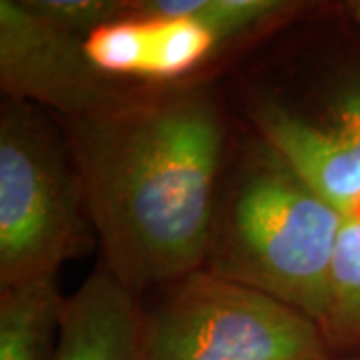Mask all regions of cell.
<instances>
[{
  "mask_svg": "<svg viewBox=\"0 0 360 360\" xmlns=\"http://www.w3.org/2000/svg\"><path fill=\"white\" fill-rule=\"evenodd\" d=\"M136 295L96 269L65 296L56 360H142Z\"/></svg>",
  "mask_w": 360,
  "mask_h": 360,
  "instance_id": "8",
  "label": "cell"
},
{
  "mask_svg": "<svg viewBox=\"0 0 360 360\" xmlns=\"http://www.w3.org/2000/svg\"><path fill=\"white\" fill-rule=\"evenodd\" d=\"M298 8L284 0H139L130 2V14L179 16L206 26L220 44L238 40L286 13Z\"/></svg>",
  "mask_w": 360,
  "mask_h": 360,
  "instance_id": "10",
  "label": "cell"
},
{
  "mask_svg": "<svg viewBox=\"0 0 360 360\" xmlns=\"http://www.w3.org/2000/svg\"><path fill=\"white\" fill-rule=\"evenodd\" d=\"M39 106L0 110V290L56 281L94 240L77 165L65 136Z\"/></svg>",
  "mask_w": 360,
  "mask_h": 360,
  "instance_id": "3",
  "label": "cell"
},
{
  "mask_svg": "<svg viewBox=\"0 0 360 360\" xmlns=\"http://www.w3.org/2000/svg\"><path fill=\"white\" fill-rule=\"evenodd\" d=\"M328 345L335 338L360 336V217L345 219L330 272V295L322 326Z\"/></svg>",
  "mask_w": 360,
  "mask_h": 360,
  "instance_id": "11",
  "label": "cell"
},
{
  "mask_svg": "<svg viewBox=\"0 0 360 360\" xmlns=\"http://www.w3.org/2000/svg\"><path fill=\"white\" fill-rule=\"evenodd\" d=\"M84 46L90 60L108 77L179 84L214 56L220 42L191 18L130 14L90 34Z\"/></svg>",
  "mask_w": 360,
  "mask_h": 360,
  "instance_id": "7",
  "label": "cell"
},
{
  "mask_svg": "<svg viewBox=\"0 0 360 360\" xmlns=\"http://www.w3.org/2000/svg\"><path fill=\"white\" fill-rule=\"evenodd\" d=\"M142 312V360H324L319 322L258 288L194 270Z\"/></svg>",
  "mask_w": 360,
  "mask_h": 360,
  "instance_id": "4",
  "label": "cell"
},
{
  "mask_svg": "<svg viewBox=\"0 0 360 360\" xmlns=\"http://www.w3.org/2000/svg\"><path fill=\"white\" fill-rule=\"evenodd\" d=\"M347 217L262 142L219 206L205 269L283 300L322 328Z\"/></svg>",
  "mask_w": 360,
  "mask_h": 360,
  "instance_id": "2",
  "label": "cell"
},
{
  "mask_svg": "<svg viewBox=\"0 0 360 360\" xmlns=\"http://www.w3.org/2000/svg\"><path fill=\"white\" fill-rule=\"evenodd\" d=\"M25 4L40 18L82 40L130 16V2L124 0H25Z\"/></svg>",
  "mask_w": 360,
  "mask_h": 360,
  "instance_id": "12",
  "label": "cell"
},
{
  "mask_svg": "<svg viewBox=\"0 0 360 360\" xmlns=\"http://www.w3.org/2000/svg\"><path fill=\"white\" fill-rule=\"evenodd\" d=\"M58 124L103 269L134 295L205 269L224 153V118L210 90H134L112 108Z\"/></svg>",
  "mask_w": 360,
  "mask_h": 360,
  "instance_id": "1",
  "label": "cell"
},
{
  "mask_svg": "<svg viewBox=\"0 0 360 360\" xmlns=\"http://www.w3.org/2000/svg\"><path fill=\"white\" fill-rule=\"evenodd\" d=\"M0 89L6 101L49 108L58 120L98 115L134 92L90 60L84 40L25 0H0Z\"/></svg>",
  "mask_w": 360,
  "mask_h": 360,
  "instance_id": "5",
  "label": "cell"
},
{
  "mask_svg": "<svg viewBox=\"0 0 360 360\" xmlns=\"http://www.w3.org/2000/svg\"><path fill=\"white\" fill-rule=\"evenodd\" d=\"M262 142L340 212L360 200V84L340 90L321 112L262 101L255 110Z\"/></svg>",
  "mask_w": 360,
  "mask_h": 360,
  "instance_id": "6",
  "label": "cell"
},
{
  "mask_svg": "<svg viewBox=\"0 0 360 360\" xmlns=\"http://www.w3.org/2000/svg\"><path fill=\"white\" fill-rule=\"evenodd\" d=\"M63 304L56 281L0 290V360H56Z\"/></svg>",
  "mask_w": 360,
  "mask_h": 360,
  "instance_id": "9",
  "label": "cell"
},
{
  "mask_svg": "<svg viewBox=\"0 0 360 360\" xmlns=\"http://www.w3.org/2000/svg\"><path fill=\"white\" fill-rule=\"evenodd\" d=\"M324 360H335V359H324ZM352 360H360V359H352Z\"/></svg>",
  "mask_w": 360,
  "mask_h": 360,
  "instance_id": "14",
  "label": "cell"
},
{
  "mask_svg": "<svg viewBox=\"0 0 360 360\" xmlns=\"http://www.w3.org/2000/svg\"><path fill=\"white\" fill-rule=\"evenodd\" d=\"M350 13H352V16L356 18V22L360 25V0L359 2H352V4H350Z\"/></svg>",
  "mask_w": 360,
  "mask_h": 360,
  "instance_id": "13",
  "label": "cell"
}]
</instances>
